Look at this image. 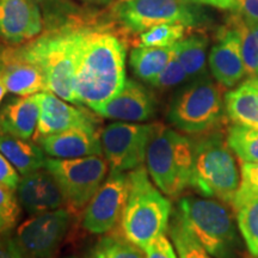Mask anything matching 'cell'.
<instances>
[{"instance_id":"14","label":"cell","mask_w":258,"mask_h":258,"mask_svg":"<svg viewBox=\"0 0 258 258\" xmlns=\"http://www.w3.org/2000/svg\"><path fill=\"white\" fill-rule=\"evenodd\" d=\"M16 192L19 205L29 217L55 211L66 205L59 184L44 167L22 176Z\"/></svg>"},{"instance_id":"3","label":"cell","mask_w":258,"mask_h":258,"mask_svg":"<svg viewBox=\"0 0 258 258\" xmlns=\"http://www.w3.org/2000/svg\"><path fill=\"white\" fill-rule=\"evenodd\" d=\"M129 191L121 219L124 237L145 250L169 228L171 201L154 184L144 165L128 173Z\"/></svg>"},{"instance_id":"28","label":"cell","mask_w":258,"mask_h":258,"mask_svg":"<svg viewBox=\"0 0 258 258\" xmlns=\"http://www.w3.org/2000/svg\"><path fill=\"white\" fill-rule=\"evenodd\" d=\"M232 22V27L237 30L240 37L246 76H249V78L258 77V24L249 23L234 16Z\"/></svg>"},{"instance_id":"24","label":"cell","mask_w":258,"mask_h":258,"mask_svg":"<svg viewBox=\"0 0 258 258\" xmlns=\"http://www.w3.org/2000/svg\"><path fill=\"white\" fill-rule=\"evenodd\" d=\"M208 37L203 34H194L173 44L177 59L184 67L189 78H201L206 73Z\"/></svg>"},{"instance_id":"17","label":"cell","mask_w":258,"mask_h":258,"mask_svg":"<svg viewBox=\"0 0 258 258\" xmlns=\"http://www.w3.org/2000/svg\"><path fill=\"white\" fill-rule=\"evenodd\" d=\"M208 62L213 77L225 88H233L246 76L240 37L233 27L222 30L211 49Z\"/></svg>"},{"instance_id":"21","label":"cell","mask_w":258,"mask_h":258,"mask_svg":"<svg viewBox=\"0 0 258 258\" xmlns=\"http://www.w3.org/2000/svg\"><path fill=\"white\" fill-rule=\"evenodd\" d=\"M0 152L8 158L22 176L44 167L47 157L40 145L0 131Z\"/></svg>"},{"instance_id":"31","label":"cell","mask_w":258,"mask_h":258,"mask_svg":"<svg viewBox=\"0 0 258 258\" xmlns=\"http://www.w3.org/2000/svg\"><path fill=\"white\" fill-rule=\"evenodd\" d=\"M21 205L14 190L0 185V234L11 233L18 226Z\"/></svg>"},{"instance_id":"9","label":"cell","mask_w":258,"mask_h":258,"mask_svg":"<svg viewBox=\"0 0 258 258\" xmlns=\"http://www.w3.org/2000/svg\"><path fill=\"white\" fill-rule=\"evenodd\" d=\"M108 166V161L101 156L73 159L48 157L44 163V169L49 171L59 184L66 205L77 211L85 208L101 188Z\"/></svg>"},{"instance_id":"30","label":"cell","mask_w":258,"mask_h":258,"mask_svg":"<svg viewBox=\"0 0 258 258\" xmlns=\"http://www.w3.org/2000/svg\"><path fill=\"white\" fill-rule=\"evenodd\" d=\"M185 25L160 24L141 32L140 46L145 47H172L182 40L185 34Z\"/></svg>"},{"instance_id":"33","label":"cell","mask_w":258,"mask_h":258,"mask_svg":"<svg viewBox=\"0 0 258 258\" xmlns=\"http://www.w3.org/2000/svg\"><path fill=\"white\" fill-rule=\"evenodd\" d=\"M188 74H186L184 67L177 59L173 51V55L171 57L169 62L165 66V69L161 71V73L153 80L152 85L159 89H169L173 86L179 85L183 82L188 79Z\"/></svg>"},{"instance_id":"36","label":"cell","mask_w":258,"mask_h":258,"mask_svg":"<svg viewBox=\"0 0 258 258\" xmlns=\"http://www.w3.org/2000/svg\"><path fill=\"white\" fill-rule=\"evenodd\" d=\"M234 17L252 24H258V0H235L231 10Z\"/></svg>"},{"instance_id":"22","label":"cell","mask_w":258,"mask_h":258,"mask_svg":"<svg viewBox=\"0 0 258 258\" xmlns=\"http://www.w3.org/2000/svg\"><path fill=\"white\" fill-rule=\"evenodd\" d=\"M8 91L17 96H31L49 91L47 79L35 64L12 60L2 70Z\"/></svg>"},{"instance_id":"8","label":"cell","mask_w":258,"mask_h":258,"mask_svg":"<svg viewBox=\"0 0 258 258\" xmlns=\"http://www.w3.org/2000/svg\"><path fill=\"white\" fill-rule=\"evenodd\" d=\"M199 0H117L114 15L128 30L144 32L160 24L196 27L206 21Z\"/></svg>"},{"instance_id":"20","label":"cell","mask_w":258,"mask_h":258,"mask_svg":"<svg viewBox=\"0 0 258 258\" xmlns=\"http://www.w3.org/2000/svg\"><path fill=\"white\" fill-rule=\"evenodd\" d=\"M226 116L234 124L258 128V77L244 80L224 96Z\"/></svg>"},{"instance_id":"23","label":"cell","mask_w":258,"mask_h":258,"mask_svg":"<svg viewBox=\"0 0 258 258\" xmlns=\"http://www.w3.org/2000/svg\"><path fill=\"white\" fill-rule=\"evenodd\" d=\"M173 55L172 47L139 46L131 51V66L135 76L152 84Z\"/></svg>"},{"instance_id":"29","label":"cell","mask_w":258,"mask_h":258,"mask_svg":"<svg viewBox=\"0 0 258 258\" xmlns=\"http://www.w3.org/2000/svg\"><path fill=\"white\" fill-rule=\"evenodd\" d=\"M169 233L178 258H215L194 238L177 214L169 226Z\"/></svg>"},{"instance_id":"4","label":"cell","mask_w":258,"mask_h":258,"mask_svg":"<svg viewBox=\"0 0 258 258\" xmlns=\"http://www.w3.org/2000/svg\"><path fill=\"white\" fill-rule=\"evenodd\" d=\"M192 153L190 186L202 198L232 205L239 189L240 172L225 135L221 132L203 133L192 141Z\"/></svg>"},{"instance_id":"40","label":"cell","mask_w":258,"mask_h":258,"mask_svg":"<svg viewBox=\"0 0 258 258\" xmlns=\"http://www.w3.org/2000/svg\"><path fill=\"white\" fill-rule=\"evenodd\" d=\"M64 258H78V257H76V256H69V257H64Z\"/></svg>"},{"instance_id":"6","label":"cell","mask_w":258,"mask_h":258,"mask_svg":"<svg viewBox=\"0 0 258 258\" xmlns=\"http://www.w3.org/2000/svg\"><path fill=\"white\" fill-rule=\"evenodd\" d=\"M192 141L172 128L158 124L147 148L151 178L167 198H178L188 189L192 175Z\"/></svg>"},{"instance_id":"5","label":"cell","mask_w":258,"mask_h":258,"mask_svg":"<svg viewBox=\"0 0 258 258\" xmlns=\"http://www.w3.org/2000/svg\"><path fill=\"white\" fill-rule=\"evenodd\" d=\"M178 215L196 240L215 258H233L239 246L233 215L215 199L185 196L178 201Z\"/></svg>"},{"instance_id":"27","label":"cell","mask_w":258,"mask_h":258,"mask_svg":"<svg viewBox=\"0 0 258 258\" xmlns=\"http://www.w3.org/2000/svg\"><path fill=\"white\" fill-rule=\"evenodd\" d=\"M90 258H145L143 249L124 237V234L104 235L95 245Z\"/></svg>"},{"instance_id":"38","label":"cell","mask_w":258,"mask_h":258,"mask_svg":"<svg viewBox=\"0 0 258 258\" xmlns=\"http://www.w3.org/2000/svg\"><path fill=\"white\" fill-rule=\"evenodd\" d=\"M199 2L203 5L213 6L220 10H230V11L235 4V0H199Z\"/></svg>"},{"instance_id":"1","label":"cell","mask_w":258,"mask_h":258,"mask_svg":"<svg viewBox=\"0 0 258 258\" xmlns=\"http://www.w3.org/2000/svg\"><path fill=\"white\" fill-rule=\"evenodd\" d=\"M125 48L111 32L84 28L74 90L78 104L96 111L123 89Z\"/></svg>"},{"instance_id":"12","label":"cell","mask_w":258,"mask_h":258,"mask_svg":"<svg viewBox=\"0 0 258 258\" xmlns=\"http://www.w3.org/2000/svg\"><path fill=\"white\" fill-rule=\"evenodd\" d=\"M128 191V173L110 170L101 188L84 208V230L92 234H106L114 230L122 219Z\"/></svg>"},{"instance_id":"19","label":"cell","mask_w":258,"mask_h":258,"mask_svg":"<svg viewBox=\"0 0 258 258\" xmlns=\"http://www.w3.org/2000/svg\"><path fill=\"white\" fill-rule=\"evenodd\" d=\"M40 104L36 95L21 96L3 106L0 110V131L23 139L36 133Z\"/></svg>"},{"instance_id":"11","label":"cell","mask_w":258,"mask_h":258,"mask_svg":"<svg viewBox=\"0 0 258 258\" xmlns=\"http://www.w3.org/2000/svg\"><path fill=\"white\" fill-rule=\"evenodd\" d=\"M72 224L69 209L30 215L16 227L14 239L25 258H54Z\"/></svg>"},{"instance_id":"26","label":"cell","mask_w":258,"mask_h":258,"mask_svg":"<svg viewBox=\"0 0 258 258\" xmlns=\"http://www.w3.org/2000/svg\"><path fill=\"white\" fill-rule=\"evenodd\" d=\"M238 227L250 253L258 258V195L251 196L233 208Z\"/></svg>"},{"instance_id":"34","label":"cell","mask_w":258,"mask_h":258,"mask_svg":"<svg viewBox=\"0 0 258 258\" xmlns=\"http://www.w3.org/2000/svg\"><path fill=\"white\" fill-rule=\"evenodd\" d=\"M145 258H178L172 240L165 233L158 235L144 250Z\"/></svg>"},{"instance_id":"2","label":"cell","mask_w":258,"mask_h":258,"mask_svg":"<svg viewBox=\"0 0 258 258\" xmlns=\"http://www.w3.org/2000/svg\"><path fill=\"white\" fill-rule=\"evenodd\" d=\"M83 31L84 28L64 27L47 32L18 49L11 60L35 64L46 77L49 92L78 104L74 83Z\"/></svg>"},{"instance_id":"13","label":"cell","mask_w":258,"mask_h":258,"mask_svg":"<svg viewBox=\"0 0 258 258\" xmlns=\"http://www.w3.org/2000/svg\"><path fill=\"white\" fill-rule=\"evenodd\" d=\"M36 97L40 104V117L35 133L36 141L77 127L96 129L97 118L89 111L71 105L72 103L70 104L49 91L36 93Z\"/></svg>"},{"instance_id":"39","label":"cell","mask_w":258,"mask_h":258,"mask_svg":"<svg viewBox=\"0 0 258 258\" xmlns=\"http://www.w3.org/2000/svg\"><path fill=\"white\" fill-rule=\"evenodd\" d=\"M6 92H9V91H8V88H6V85H5L4 77H3L2 70H0V104H2L3 99H4Z\"/></svg>"},{"instance_id":"7","label":"cell","mask_w":258,"mask_h":258,"mask_svg":"<svg viewBox=\"0 0 258 258\" xmlns=\"http://www.w3.org/2000/svg\"><path fill=\"white\" fill-rule=\"evenodd\" d=\"M225 115L220 86L208 78H199L177 93L167 118L184 133L203 134L220 124Z\"/></svg>"},{"instance_id":"18","label":"cell","mask_w":258,"mask_h":258,"mask_svg":"<svg viewBox=\"0 0 258 258\" xmlns=\"http://www.w3.org/2000/svg\"><path fill=\"white\" fill-rule=\"evenodd\" d=\"M43 152L50 158L73 159L89 156H102L101 137L96 129L77 127L48 135L37 140Z\"/></svg>"},{"instance_id":"32","label":"cell","mask_w":258,"mask_h":258,"mask_svg":"<svg viewBox=\"0 0 258 258\" xmlns=\"http://www.w3.org/2000/svg\"><path fill=\"white\" fill-rule=\"evenodd\" d=\"M258 195V163H241L240 184L232 207L235 208L251 196Z\"/></svg>"},{"instance_id":"35","label":"cell","mask_w":258,"mask_h":258,"mask_svg":"<svg viewBox=\"0 0 258 258\" xmlns=\"http://www.w3.org/2000/svg\"><path fill=\"white\" fill-rule=\"evenodd\" d=\"M21 173L10 163L8 158L0 152V185L16 191L18 188Z\"/></svg>"},{"instance_id":"16","label":"cell","mask_w":258,"mask_h":258,"mask_svg":"<svg viewBox=\"0 0 258 258\" xmlns=\"http://www.w3.org/2000/svg\"><path fill=\"white\" fill-rule=\"evenodd\" d=\"M41 31L42 16L34 0H0V37L22 43Z\"/></svg>"},{"instance_id":"37","label":"cell","mask_w":258,"mask_h":258,"mask_svg":"<svg viewBox=\"0 0 258 258\" xmlns=\"http://www.w3.org/2000/svg\"><path fill=\"white\" fill-rule=\"evenodd\" d=\"M0 258H25L11 233L0 234Z\"/></svg>"},{"instance_id":"10","label":"cell","mask_w":258,"mask_h":258,"mask_svg":"<svg viewBox=\"0 0 258 258\" xmlns=\"http://www.w3.org/2000/svg\"><path fill=\"white\" fill-rule=\"evenodd\" d=\"M158 124L117 121L103 129V156L110 170L132 171L144 165L147 148Z\"/></svg>"},{"instance_id":"15","label":"cell","mask_w":258,"mask_h":258,"mask_svg":"<svg viewBox=\"0 0 258 258\" xmlns=\"http://www.w3.org/2000/svg\"><path fill=\"white\" fill-rule=\"evenodd\" d=\"M95 112L110 120L140 123L156 114V101L145 86L135 80H127L123 89Z\"/></svg>"},{"instance_id":"25","label":"cell","mask_w":258,"mask_h":258,"mask_svg":"<svg viewBox=\"0 0 258 258\" xmlns=\"http://www.w3.org/2000/svg\"><path fill=\"white\" fill-rule=\"evenodd\" d=\"M226 139L241 163H258V128L233 123L228 128Z\"/></svg>"}]
</instances>
